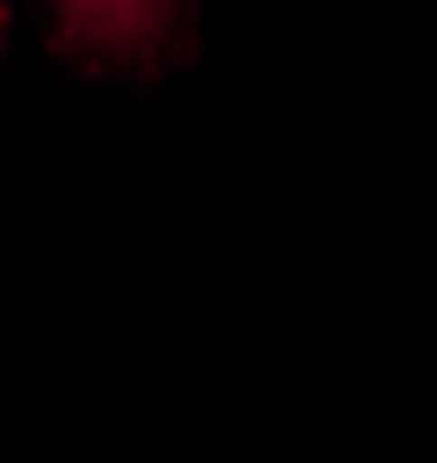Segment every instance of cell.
Here are the masks:
<instances>
[{"label": "cell", "instance_id": "1", "mask_svg": "<svg viewBox=\"0 0 437 463\" xmlns=\"http://www.w3.org/2000/svg\"><path fill=\"white\" fill-rule=\"evenodd\" d=\"M66 33L91 46H144L170 20V0H59Z\"/></svg>", "mask_w": 437, "mask_h": 463}]
</instances>
